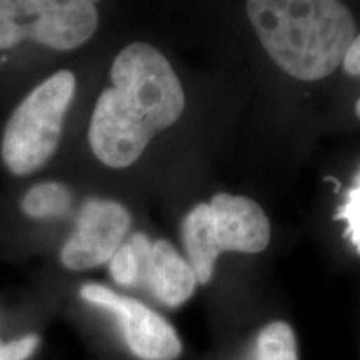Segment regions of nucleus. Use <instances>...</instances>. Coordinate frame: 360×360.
Masks as SVG:
<instances>
[{
  "mask_svg": "<svg viewBox=\"0 0 360 360\" xmlns=\"http://www.w3.org/2000/svg\"><path fill=\"white\" fill-rule=\"evenodd\" d=\"M112 87L97 98L89 142L103 165H132L148 142L174 125L186 107V94L170 62L152 45L130 44L115 57Z\"/></svg>",
  "mask_w": 360,
  "mask_h": 360,
  "instance_id": "1",
  "label": "nucleus"
},
{
  "mask_svg": "<svg viewBox=\"0 0 360 360\" xmlns=\"http://www.w3.org/2000/svg\"><path fill=\"white\" fill-rule=\"evenodd\" d=\"M247 15L265 52L299 80L334 74L357 35L340 0H247Z\"/></svg>",
  "mask_w": 360,
  "mask_h": 360,
  "instance_id": "2",
  "label": "nucleus"
},
{
  "mask_svg": "<svg viewBox=\"0 0 360 360\" xmlns=\"http://www.w3.org/2000/svg\"><path fill=\"white\" fill-rule=\"evenodd\" d=\"M182 242L197 282L205 285L224 252L259 254L267 249L270 224L262 207L249 197L217 193L186 215Z\"/></svg>",
  "mask_w": 360,
  "mask_h": 360,
  "instance_id": "3",
  "label": "nucleus"
},
{
  "mask_svg": "<svg viewBox=\"0 0 360 360\" xmlns=\"http://www.w3.org/2000/svg\"><path fill=\"white\" fill-rule=\"evenodd\" d=\"M74 94L75 75L58 70L17 105L2 139L4 164L13 175L34 174L56 154Z\"/></svg>",
  "mask_w": 360,
  "mask_h": 360,
  "instance_id": "4",
  "label": "nucleus"
},
{
  "mask_svg": "<svg viewBox=\"0 0 360 360\" xmlns=\"http://www.w3.org/2000/svg\"><path fill=\"white\" fill-rule=\"evenodd\" d=\"M0 12L20 24L24 37L57 51H72L96 34L98 13L92 0H0Z\"/></svg>",
  "mask_w": 360,
  "mask_h": 360,
  "instance_id": "5",
  "label": "nucleus"
},
{
  "mask_svg": "<svg viewBox=\"0 0 360 360\" xmlns=\"http://www.w3.org/2000/svg\"><path fill=\"white\" fill-rule=\"evenodd\" d=\"M80 297L115 315L122 327L125 344L137 359L175 360L182 354L177 330L146 304L117 294L101 283H85Z\"/></svg>",
  "mask_w": 360,
  "mask_h": 360,
  "instance_id": "6",
  "label": "nucleus"
},
{
  "mask_svg": "<svg viewBox=\"0 0 360 360\" xmlns=\"http://www.w3.org/2000/svg\"><path fill=\"white\" fill-rule=\"evenodd\" d=\"M132 225L129 210L115 200L90 199L80 209L77 225L60 260L70 270H89L109 264Z\"/></svg>",
  "mask_w": 360,
  "mask_h": 360,
  "instance_id": "7",
  "label": "nucleus"
},
{
  "mask_svg": "<svg viewBox=\"0 0 360 360\" xmlns=\"http://www.w3.org/2000/svg\"><path fill=\"white\" fill-rule=\"evenodd\" d=\"M197 283L192 265L169 240L159 238L152 242L142 287H146L155 300L167 307H179L193 295Z\"/></svg>",
  "mask_w": 360,
  "mask_h": 360,
  "instance_id": "8",
  "label": "nucleus"
},
{
  "mask_svg": "<svg viewBox=\"0 0 360 360\" xmlns=\"http://www.w3.org/2000/svg\"><path fill=\"white\" fill-rule=\"evenodd\" d=\"M150 245L152 240L142 232L125 238L114 257L109 260L110 276L119 285L142 287Z\"/></svg>",
  "mask_w": 360,
  "mask_h": 360,
  "instance_id": "9",
  "label": "nucleus"
},
{
  "mask_svg": "<svg viewBox=\"0 0 360 360\" xmlns=\"http://www.w3.org/2000/svg\"><path fill=\"white\" fill-rule=\"evenodd\" d=\"M72 193L64 184L42 182L25 193L22 210L32 219H58L69 214Z\"/></svg>",
  "mask_w": 360,
  "mask_h": 360,
  "instance_id": "10",
  "label": "nucleus"
},
{
  "mask_svg": "<svg viewBox=\"0 0 360 360\" xmlns=\"http://www.w3.org/2000/svg\"><path fill=\"white\" fill-rule=\"evenodd\" d=\"M257 360H299L295 335L289 323L276 321L260 330Z\"/></svg>",
  "mask_w": 360,
  "mask_h": 360,
  "instance_id": "11",
  "label": "nucleus"
},
{
  "mask_svg": "<svg viewBox=\"0 0 360 360\" xmlns=\"http://www.w3.org/2000/svg\"><path fill=\"white\" fill-rule=\"evenodd\" d=\"M40 339L37 335H25L19 340H0V360H27L35 352Z\"/></svg>",
  "mask_w": 360,
  "mask_h": 360,
  "instance_id": "12",
  "label": "nucleus"
},
{
  "mask_svg": "<svg viewBox=\"0 0 360 360\" xmlns=\"http://www.w3.org/2000/svg\"><path fill=\"white\" fill-rule=\"evenodd\" d=\"M24 37V29L17 20L0 12V51L19 45Z\"/></svg>",
  "mask_w": 360,
  "mask_h": 360,
  "instance_id": "13",
  "label": "nucleus"
},
{
  "mask_svg": "<svg viewBox=\"0 0 360 360\" xmlns=\"http://www.w3.org/2000/svg\"><path fill=\"white\" fill-rule=\"evenodd\" d=\"M342 67H344L345 74L350 77H360V34L355 35L354 42L350 44L347 53H345L344 60H342ZM355 115L360 120V97L357 103H355Z\"/></svg>",
  "mask_w": 360,
  "mask_h": 360,
  "instance_id": "14",
  "label": "nucleus"
},
{
  "mask_svg": "<svg viewBox=\"0 0 360 360\" xmlns=\"http://www.w3.org/2000/svg\"><path fill=\"white\" fill-rule=\"evenodd\" d=\"M92 2H94V4H97V2H101V0H92Z\"/></svg>",
  "mask_w": 360,
  "mask_h": 360,
  "instance_id": "15",
  "label": "nucleus"
}]
</instances>
